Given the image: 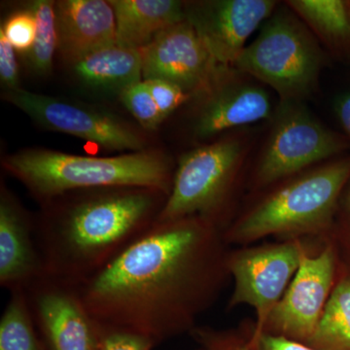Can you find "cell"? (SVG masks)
<instances>
[{"instance_id":"obj_16","label":"cell","mask_w":350,"mask_h":350,"mask_svg":"<svg viewBox=\"0 0 350 350\" xmlns=\"http://www.w3.org/2000/svg\"><path fill=\"white\" fill-rule=\"evenodd\" d=\"M57 51L71 64L117 44L116 18L105 0L55 2Z\"/></svg>"},{"instance_id":"obj_12","label":"cell","mask_w":350,"mask_h":350,"mask_svg":"<svg viewBox=\"0 0 350 350\" xmlns=\"http://www.w3.org/2000/svg\"><path fill=\"white\" fill-rule=\"evenodd\" d=\"M144 80L174 83L189 94L202 96L232 66H220L187 20L157 34L140 49Z\"/></svg>"},{"instance_id":"obj_8","label":"cell","mask_w":350,"mask_h":350,"mask_svg":"<svg viewBox=\"0 0 350 350\" xmlns=\"http://www.w3.org/2000/svg\"><path fill=\"white\" fill-rule=\"evenodd\" d=\"M310 245L305 241H278L257 246H239L228 253L227 268L234 291L227 310L247 305L255 308L251 334L258 335L282 300Z\"/></svg>"},{"instance_id":"obj_23","label":"cell","mask_w":350,"mask_h":350,"mask_svg":"<svg viewBox=\"0 0 350 350\" xmlns=\"http://www.w3.org/2000/svg\"><path fill=\"white\" fill-rule=\"evenodd\" d=\"M251 324L246 320L238 329L198 325L189 335L202 350H251Z\"/></svg>"},{"instance_id":"obj_4","label":"cell","mask_w":350,"mask_h":350,"mask_svg":"<svg viewBox=\"0 0 350 350\" xmlns=\"http://www.w3.org/2000/svg\"><path fill=\"white\" fill-rule=\"evenodd\" d=\"M2 167L41 204L94 189H149L169 197L174 176L163 154L145 150L98 158L29 149L5 157Z\"/></svg>"},{"instance_id":"obj_21","label":"cell","mask_w":350,"mask_h":350,"mask_svg":"<svg viewBox=\"0 0 350 350\" xmlns=\"http://www.w3.org/2000/svg\"><path fill=\"white\" fill-rule=\"evenodd\" d=\"M0 350H46L32 320L24 289L10 292L0 319Z\"/></svg>"},{"instance_id":"obj_26","label":"cell","mask_w":350,"mask_h":350,"mask_svg":"<svg viewBox=\"0 0 350 350\" xmlns=\"http://www.w3.org/2000/svg\"><path fill=\"white\" fill-rule=\"evenodd\" d=\"M7 40L17 52L27 55L33 46L36 36V20L31 9L13 13L2 25Z\"/></svg>"},{"instance_id":"obj_28","label":"cell","mask_w":350,"mask_h":350,"mask_svg":"<svg viewBox=\"0 0 350 350\" xmlns=\"http://www.w3.org/2000/svg\"><path fill=\"white\" fill-rule=\"evenodd\" d=\"M98 328V350H153L157 347L150 338L117 329Z\"/></svg>"},{"instance_id":"obj_27","label":"cell","mask_w":350,"mask_h":350,"mask_svg":"<svg viewBox=\"0 0 350 350\" xmlns=\"http://www.w3.org/2000/svg\"><path fill=\"white\" fill-rule=\"evenodd\" d=\"M150 90L163 121L180 105L193 98L192 94L174 83L161 79L144 80Z\"/></svg>"},{"instance_id":"obj_24","label":"cell","mask_w":350,"mask_h":350,"mask_svg":"<svg viewBox=\"0 0 350 350\" xmlns=\"http://www.w3.org/2000/svg\"><path fill=\"white\" fill-rule=\"evenodd\" d=\"M119 94L124 107L144 128L156 130L163 122L150 90L144 81L126 88Z\"/></svg>"},{"instance_id":"obj_17","label":"cell","mask_w":350,"mask_h":350,"mask_svg":"<svg viewBox=\"0 0 350 350\" xmlns=\"http://www.w3.org/2000/svg\"><path fill=\"white\" fill-rule=\"evenodd\" d=\"M116 18L117 44L140 50L157 34L186 20L185 6L175 0H109Z\"/></svg>"},{"instance_id":"obj_1","label":"cell","mask_w":350,"mask_h":350,"mask_svg":"<svg viewBox=\"0 0 350 350\" xmlns=\"http://www.w3.org/2000/svg\"><path fill=\"white\" fill-rule=\"evenodd\" d=\"M229 251L224 232L206 219L156 222L76 288L96 326L159 345L190 334L218 300L230 278Z\"/></svg>"},{"instance_id":"obj_11","label":"cell","mask_w":350,"mask_h":350,"mask_svg":"<svg viewBox=\"0 0 350 350\" xmlns=\"http://www.w3.org/2000/svg\"><path fill=\"white\" fill-rule=\"evenodd\" d=\"M24 292L46 350H98V326L75 285L42 273Z\"/></svg>"},{"instance_id":"obj_3","label":"cell","mask_w":350,"mask_h":350,"mask_svg":"<svg viewBox=\"0 0 350 350\" xmlns=\"http://www.w3.org/2000/svg\"><path fill=\"white\" fill-rule=\"evenodd\" d=\"M350 183V156L306 170L275 184L224 231L228 245L247 246L260 239L294 241L330 234L340 200Z\"/></svg>"},{"instance_id":"obj_19","label":"cell","mask_w":350,"mask_h":350,"mask_svg":"<svg viewBox=\"0 0 350 350\" xmlns=\"http://www.w3.org/2000/svg\"><path fill=\"white\" fill-rule=\"evenodd\" d=\"M287 5L320 38L335 47L350 46V2L291 0Z\"/></svg>"},{"instance_id":"obj_29","label":"cell","mask_w":350,"mask_h":350,"mask_svg":"<svg viewBox=\"0 0 350 350\" xmlns=\"http://www.w3.org/2000/svg\"><path fill=\"white\" fill-rule=\"evenodd\" d=\"M15 52L3 32L0 31V81L5 91L20 89L19 68Z\"/></svg>"},{"instance_id":"obj_32","label":"cell","mask_w":350,"mask_h":350,"mask_svg":"<svg viewBox=\"0 0 350 350\" xmlns=\"http://www.w3.org/2000/svg\"><path fill=\"white\" fill-rule=\"evenodd\" d=\"M199 350H202V349H200Z\"/></svg>"},{"instance_id":"obj_9","label":"cell","mask_w":350,"mask_h":350,"mask_svg":"<svg viewBox=\"0 0 350 350\" xmlns=\"http://www.w3.org/2000/svg\"><path fill=\"white\" fill-rule=\"evenodd\" d=\"M337 276V259L330 244L323 243L315 253L310 248L306 250L282 300L269 315L261 332L251 336L268 334L308 344L319 325Z\"/></svg>"},{"instance_id":"obj_15","label":"cell","mask_w":350,"mask_h":350,"mask_svg":"<svg viewBox=\"0 0 350 350\" xmlns=\"http://www.w3.org/2000/svg\"><path fill=\"white\" fill-rule=\"evenodd\" d=\"M44 273L34 238V218L2 184L0 193V286L24 289Z\"/></svg>"},{"instance_id":"obj_5","label":"cell","mask_w":350,"mask_h":350,"mask_svg":"<svg viewBox=\"0 0 350 350\" xmlns=\"http://www.w3.org/2000/svg\"><path fill=\"white\" fill-rule=\"evenodd\" d=\"M323 63V52L305 23L282 8L264 23L232 68L273 88L282 100H300L314 89Z\"/></svg>"},{"instance_id":"obj_14","label":"cell","mask_w":350,"mask_h":350,"mask_svg":"<svg viewBox=\"0 0 350 350\" xmlns=\"http://www.w3.org/2000/svg\"><path fill=\"white\" fill-rule=\"evenodd\" d=\"M241 75L232 66L227 68L202 94L204 100L195 123L198 137L208 138L262 120H273L275 109L269 94Z\"/></svg>"},{"instance_id":"obj_22","label":"cell","mask_w":350,"mask_h":350,"mask_svg":"<svg viewBox=\"0 0 350 350\" xmlns=\"http://www.w3.org/2000/svg\"><path fill=\"white\" fill-rule=\"evenodd\" d=\"M36 20V36L31 50L25 55L27 66L36 75H49L57 50L55 2L36 0L29 7Z\"/></svg>"},{"instance_id":"obj_30","label":"cell","mask_w":350,"mask_h":350,"mask_svg":"<svg viewBox=\"0 0 350 350\" xmlns=\"http://www.w3.org/2000/svg\"><path fill=\"white\" fill-rule=\"evenodd\" d=\"M250 347L251 350H317L301 342H294L285 338L275 337L268 334H261L257 337H252L251 328Z\"/></svg>"},{"instance_id":"obj_18","label":"cell","mask_w":350,"mask_h":350,"mask_svg":"<svg viewBox=\"0 0 350 350\" xmlns=\"http://www.w3.org/2000/svg\"><path fill=\"white\" fill-rule=\"evenodd\" d=\"M76 77L92 89L121 93L142 82L140 50L116 45L91 53L72 64Z\"/></svg>"},{"instance_id":"obj_7","label":"cell","mask_w":350,"mask_h":350,"mask_svg":"<svg viewBox=\"0 0 350 350\" xmlns=\"http://www.w3.org/2000/svg\"><path fill=\"white\" fill-rule=\"evenodd\" d=\"M271 121L273 130L255 170L257 189L275 185L349 149V142L317 121L300 100L280 101Z\"/></svg>"},{"instance_id":"obj_13","label":"cell","mask_w":350,"mask_h":350,"mask_svg":"<svg viewBox=\"0 0 350 350\" xmlns=\"http://www.w3.org/2000/svg\"><path fill=\"white\" fill-rule=\"evenodd\" d=\"M273 0H213L185 6L186 20L220 66H234L245 42L275 12Z\"/></svg>"},{"instance_id":"obj_25","label":"cell","mask_w":350,"mask_h":350,"mask_svg":"<svg viewBox=\"0 0 350 350\" xmlns=\"http://www.w3.org/2000/svg\"><path fill=\"white\" fill-rule=\"evenodd\" d=\"M324 243L330 244L335 252L338 275L350 276V183L342 196L333 228Z\"/></svg>"},{"instance_id":"obj_20","label":"cell","mask_w":350,"mask_h":350,"mask_svg":"<svg viewBox=\"0 0 350 350\" xmlns=\"http://www.w3.org/2000/svg\"><path fill=\"white\" fill-rule=\"evenodd\" d=\"M308 347L317 350H350V276L338 275Z\"/></svg>"},{"instance_id":"obj_10","label":"cell","mask_w":350,"mask_h":350,"mask_svg":"<svg viewBox=\"0 0 350 350\" xmlns=\"http://www.w3.org/2000/svg\"><path fill=\"white\" fill-rule=\"evenodd\" d=\"M3 98L47 130L68 133L107 150L144 149L140 131L111 113L23 89L5 91Z\"/></svg>"},{"instance_id":"obj_6","label":"cell","mask_w":350,"mask_h":350,"mask_svg":"<svg viewBox=\"0 0 350 350\" xmlns=\"http://www.w3.org/2000/svg\"><path fill=\"white\" fill-rule=\"evenodd\" d=\"M243 157V144L237 138L221 139L184 154L157 222L198 216L224 232L230 225L228 204Z\"/></svg>"},{"instance_id":"obj_31","label":"cell","mask_w":350,"mask_h":350,"mask_svg":"<svg viewBox=\"0 0 350 350\" xmlns=\"http://www.w3.org/2000/svg\"><path fill=\"white\" fill-rule=\"evenodd\" d=\"M336 113L340 123L350 138V93L338 98L336 103Z\"/></svg>"},{"instance_id":"obj_2","label":"cell","mask_w":350,"mask_h":350,"mask_svg":"<svg viewBox=\"0 0 350 350\" xmlns=\"http://www.w3.org/2000/svg\"><path fill=\"white\" fill-rule=\"evenodd\" d=\"M167 196L140 188L75 191L43 202L34 238L44 273L77 286L156 224Z\"/></svg>"}]
</instances>
